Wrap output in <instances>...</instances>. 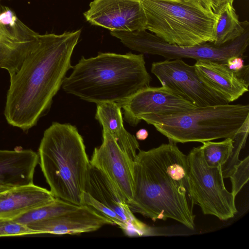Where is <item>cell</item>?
Returning <instances> with one entry per match:
<instances>
[{
  "label": "cell",
  "instance_id": "6da1fadb",
  "mask_svg": "<svg viewBox=\"0 0 249 249\" xmlns=\"http://www.w3.org/2000/svg\"><path fill=\"white\" fill-rule=\"evenodd\" d=\"M80 29L62 34H39L19 70L10 76L4 108L10 125L28 131L51 107L72 68L71 60Z\"/></svg>",
  "mask_w": 249,
  "mask_h": 249
},
{
  "label": "cell",
  "instance_id": "7a4b0ae2",
  "mask_svg": "<svg viewBox=\"0 0 249 249\" xmlns=\"http://www.w3.org/2000/svg\"><path fill=\"white\" fill-rule=\"evenodd\" d=\"M131 212L154 221L172 219L194 230L195 215L190 196L187 155L170 142L139 150L133 161Z\"/></svg>",
  "mask_w": 249,
  "mask_h": 249
},
{
  "label": "cell",
  "instance_id": "3957f363",
  "mask_svg": "<svg viewBox=\"0 0 249 249\" xmlns=\"http://www.w3.org/2000/svg\"><path fill=\"white\" fill-rule=\"evenodd\" d=\"M71 69L63 89L96 104L123 102L151 81L142 53H100L95 57H82Z\"/></svg>",
  "mask_w": 249,
  "mask_h": 249
},
{
  "label": "cell",
  "instance_id": "277c9868",
  "mask_svg": "<svg viewBox=\"0 0 249 249\" xmlns=\"http://www.w3.org/2000/svg\"><path fill=\"white\" fill-rule=\"evenodd\" d=\"M85 148L75 126L54 122L45 130L38 151V162L51 193L78 206L84 205L90 165Z\"/></svg>",
  "mask_w": 249,
  "mask_h": 249
},
{
  "label": "cell",
  "instance_id": "5b68a950",
  "mask_svg": "<svg viewBox=\"0 0 249 249\" xmlns=\"http://www.w3.org/2000/svg\"><path fill=\"white\" fill-rule=\"evenodd\" d=\"M175 143L233 138L249 121V105L221 104L196 107L168 115L142 117Z\"/></svg>",
  "mask_w": 249,
  "mask_h": 249
},
{
  "label": "cell",
  "instance_id": "8992f818",
  "mask_svg": "<svg viewBox=\"0 0 249 249\" xmlns=\"http://www.w3.org/2000/svg\"><path fill=\"white\" fill-rule=\"evenodd\" d=\"M146 30L171 44L213 42L218 15L196 0H141Z\"/></svg>",
  "mask_w": 249,
  "mask_h": 249
},
{
  "label": "cell",
  "instance_id": "52a82bcc",
  "mask_svg": "<svg viewBox=\"0 0 249 249\" xmlns=\"http://www.w3.org/2000/svg\"><path fill=\"white\" fill-rule=\"evenodd\" d=\"M110 35L120 40L126 47L141 53L158 55L166 60L192 58L209 60L226 64L232 56L243 57L249 43V28L235 40L220 46L206 42L194 46L171 44L146 31V30L111 31Z\"/></svg>",
  "mask_w": 249,
  "mask_h": 249
},
{
  "label": "cell",
  "instance_id": "ba28073f",
  "mask_svg": "<svg viewBox=\"0 0 249 249\" xmlns=\"http://www.w3.org/2000/svg\"><path fill=\"white\" fill-rule=\"evenodd\" d=\"M190 196L205 214L221 220L233 218L237 213L235 196L224 185L221 166L212 167L205 161L200 147H194L187 155Z\"/></svg>",
  "mask_w": 249,
  "mask_h": 249
},
{
  "label": "cell",
  "instance_id": "9c48e42d",
  "mask_svg": "<svg viewBox=\"0 0 249 249\" xmlns=\"http://www.w3.org/2000/svg\"><path fill=\"white\" fill-rule=\"evenodd\" d=\"M151 71L161 86L171 89L196 107L229 104L205 85L194 65L187 64L182 59L153 62Z\"/></svg>",
  "mask_w": 249,
  "mask_h": 249
},
{
  "label": "cell",
  "instance_id": "30bf717a",
  "mask_svg": "<svg viewBox=\"0 0 249 249\" xmlns=\"http://www.w3.org/2000/svg\"><path fill=\"white\" fill-rule=\"evenodd\" d=\"M124 110V119L132 126L150 115H168L196 107L165 86H150L139 90L126 100L117 103Z\"/></svg>",
  "mask_w": 249,
  "mask_h": 249
},
{
  "label": "cell",
  "instance_id": "8fae6325",
  "mask_svg": "<svg viewBox=\"0 0 249 249\" xmlns=\"http://www.w3.org/2000/svg\"><path fill=\"white\" fill-rule=\"evenodd\" d=\"M38 35L9 8L0 4V68L6 70L10 76L14 74L33 49Z\"/></svg>",
  "mask_w": 249,
  "mask_h": 249
},
{
  "label": "cell",
  "instance_id": "7c38bea8",
  "mask_svg": "<svg viewBox=\"0 0 249 249\" xmlns=\"http://www.w3.org/2000/svg\"><path fill=\"white\" fill-rule=\"evenodd\" d=\"M84 13L91 25L110 31L144 30L146 18L141 0H93Z\"/></svg>",
  "mask_w": 249,
  "mask_h": 249
},
{
  "label": "cell",
  "instance_id": "4fadbf2b",
  "mask_svg": "<svg viewBox=\"0 0 249 249\" xmlns=\"http://www.w3.org/2000/svg\"><path fill=\"white\" fill-rule=\"evenodd\" d=\"M102 134V143L94 148L90 164L108 178L127 203L133 198L134 161L120 148L107 129L103 128Z\"/></svg>",
  "mask_w": 249,
  "mask_h": 249
},
{
  "label": "cell",
  "instance_id": "5bb4252c",
  "mask_svg": "<svg viewBox=\"0 0 249 249\" xmlns=\"http://www.w3.org/2000/svg\"><path fill=\"white\" fill-rule=\"evenodd\" d=\"M85 191L114 211L127 225L129 233L133 232L138 235L145 233V225L135 217L122 194L102 172L91 165L89 168Z\"/></svg>",
  "mask_w": 249,
  "mask_h": 249
},
{
  "label": "cell",
  "instance_id": "9a60e30c",
  "mask_svg": "<svg viewBox=\"0 0 249 249\" xmlns=\"http://www.w3.org/2000/svg\"><path fill=\"white\" fill-rule=\"evenodd\" d=\"M194 66L205 85L228 103L249 91V79L230 70L226 64L198 60Z\"/></svg>",
  "mask_w": 249,
  "mask_h": 249
},
{
  "label": "cell",
  "instance_id": "2e32d148",
  "mask_svg": "<svg viewBox=\"0 0 249 249\" xmlns=\"http://www.w3.org/2000/svg\"><path fill=\"white\" fill-rule=\"evenodd\" d=\"M112 222L87 205L45 220L30 223L31 229L39 234H78L97 231Z\"/></svg>",
  "mask_w": 249,
  "mask_h": 249
},
{
  "label": "cell",
  "instance_id": "e0dca14e",
  "mask_svg": "<svg viewBox=\"0 0 249 249\" xmlns=\"http://www.w3.org/2000/svg\"><path fill=\"white\" fill-rule=\"evenodd\" d=\"M50 191L34 183L0 191V219L12 220L53 201Z\"/></svg>",
  "mask_w": 249,
  "mask_h": 249
},
{
  "label": "cell",
  "instance_id": "ac0fdd59",
  "mask_svg": "<svg viewBox=\"0 0 249 249\" xmlns=\"http://www.w3.org/2000/svg\"><path fill=\"white\" fill-rule=\"evenodd\" d=\"M38 153L30 149L0 150V185L16 187L33 183Z\"/></svg>",
  "mask_w": 249,
  "mask_h": 249
},
{
  "label": "cell",
  "instance_id": "d6986e66",
  "mask_svg": "<svg viewBox=\"0 0 249 249\" xmlns=\"http://www.w3.org/2000/svg\"><path fill=\"white\" fill-rule=\"evenodd\" d=\"M95 119L103 128L107 129L112 135L120 148L134 161L139 143L136 137L129 133L124 127L121 108L115 102L97 104Z\"/></svg>",
  "mask_w": 249,
  "mask_h": 249
},
{
  "label": "cell",
  "instance_id": "ffe728a7",
  "mask_svg": "<svg viewBox=\"0 0 249 249\" xmlns=\"http://www.w3.org/2000/svg\"><path fill=\"white\" fill-rule=\"evenodd\" d=\"M217 14L215 39L213 42L216 46H220L235 40L249 28L248 21H239L233 4L227 3Z\"/></svg>",
  "mask_w": 249,
  "mask_h": 249
},
{
  "label": "cell",
  "instance_id": "44dd1931",
  "mask_svg": "<svg viewBox=\"0 0 249 249\" xmlns=\"http://www.w3.org/2000/svg\"><path fill=\"white\" fill-rule=\"evenodd\" d=\"M80 206L56 198L52 202L27 212L12 220L27 225L74 211Z\"/></svg>",
  "mask_w": 249,
  "mask_h": 249
},
{
  "label": "cell",
  "instance_id": "7402d4cb",
  "mask_svg": "<svg viewBox=\"0 0 249 249\" xmlns=\"http://www.w3.org/2000/svg\"><path fill=\"white\" fill-rule=\"evenodd\" d=\"M200 149L206 164L210 167L222 166L230 157L233 147L232 138H228L221 142H203Z\"/></svg>",
  "mask_w": 249,
  "mask_h": 249
},
{
  "label": "cell",
  "instance_id": "603a6c76",
  "mask_svg": "<svg viewBox=\"0 0 249 249\" xmlns=\"http://www.w3.org/2000/svg\"><path fill=\"white\" fill-rule=\"evenodd\" d=\"M249 121H247L233 138V147L228 160L221 166L223 178L231 176L235 166L240 162L239 159L241 150L244 147L249 134Z\"/></svg>",
  "mask_w": 249,
  "mask_h": 249
},
{
  "label": "cell",
  "instance_id": "cb8c5ba5",
  "mask_svg": "<svg viewBox=\"0 0 249 249\" xmlns=\"http://www.w3.org/2000/svg\"><path fill=\"white\" fill-rule=\"evenodd\" d=\"M84 205L92 208L101 215L116 225L126 233H129V228L124 220L113 210L103 205L85 192L83 196Z\"/></svg>",
  "mask_w": 249,
  "mask_h": 249
},
{
  "label": "cell",
  "instance_id": "d4e9b609",
  "mask_svg": "<svg viewBox=\"0 0 249 249\" xmlns=\"http://www.w3.org/2000/svg\"><path fill=\"white\" fill-rule=\"evenodd\" d=\"M249 157L247 156L235 166L230 178L231 182V193L236 196L248 182Z\"/></svg>",
  "mask_w": 249,
  "mask_h": 249
},
{
  "label": "cell",
  "instance_id": "484cf974",
  "mask_svg": "<svg viewBox=\"0 0 249 249\" xmlns=\"http://www.w3.org/2000/svg\"><path fill=\"white\" fill-rule=\"evenodd\" d=\"M40 234L28 226L12 220L0 219V237Z\"/></svg>",
  "mask_w": 249,
  "mask_h": 249
},
{
  "label": "cell",
  "instance_id": "4316f807",
  "mask_svg": "<svg viewBox=\"0 0 249 249\" xmlns=\"http://www.w3.org/2000/svg\"><path fill=\"white\" fill-rule=\"evenodd\" d=\"M226 64L231 71L249 79V65H244L243 57L237 55L231 56L228 59Z\"/></svg>",
  "mask_w": 249,
  "mask_h": 249
},
{
  "label": "cell",
  "instance_id": "83f0119b",
  "mask_svg": "<svg viewBox=\"0 0 249 249\" xmlns=\"http://www.w3.org/2000/svg\"><path fill=\"white\" fill-rule=\"evenodd\" d=\"M234 0H213V11L217 14L218 12L227 3L233 4Z\"/></svg>",
  "mask_w": 249,
  "mask_h": 249
},
{
  "label": "cell",
  "instance_id": "f1b7e54d",
  "mask_svg": "<svg viewBox=\"0 0 249 249\" xmlns=\"http://www.w3.org/2000/svg\"><path fill=\"white\" fill-rule=\"evenodd\" d=\"M148 136V131L144 128L139 129L136 133V138L137 140L144 141L146 140Z\"/></svg>",
  "mask_w": 249,
  "mask_h": 249
},
{
  "label": "cell",
  "instance_id": "f546056e",
  "mask_svg": "<svg viewBox=\"0 0 249 249\" xmlns=\"http://www.w3.org/2000/svg\"><path fill=\"white\" fill-rule=\"evenodd\" d=\"M198 1L204 8L213 10V0H196Z\"/></svg>",
  "mask_w": 249,
  "mask_h": 249
},
{
  "label": "cell",
  "instance_id": "4dcf8cb0",
  "mask_svg": "<svg viewBox=\"0 0 249 249\" xmlns=\"http://www.w3.org/2000/svg\"><path fill=\"white\" fill-rule=\"evenodd\" d=\"M10 188V187H7V186H3V185H0V190L3 189H6V188Z\"/></svg>",
  "mask_w": 249,
  "mask_h": 249
},
{
  "label": "cell",
  "instance_id": "1f68e13d",
  "mask_svg": "<svg viewBox=\"0 0 249 249\" xmlns=\"http://www.w3.org/2000/svg\"><path fill=\"white\" fill-rule=\"evenodd\" d=\"M10 188H11V187H10ZM8 188H6V189H1V190H0V191H1L2 190H5V189H8Z\"/></svg>",
  "mask_w": 249,
  "mask_h": 249
}]
</instances>
